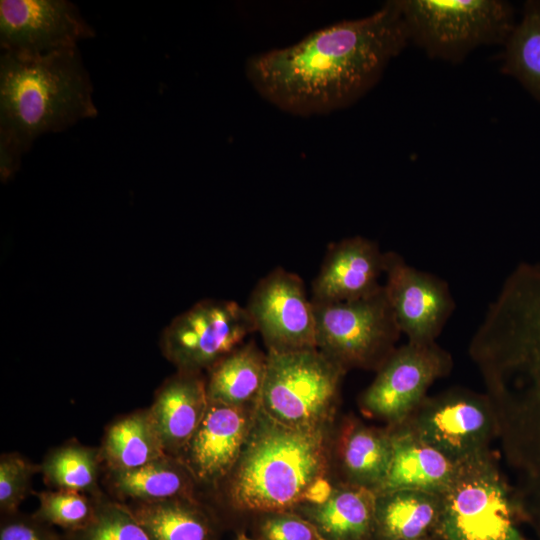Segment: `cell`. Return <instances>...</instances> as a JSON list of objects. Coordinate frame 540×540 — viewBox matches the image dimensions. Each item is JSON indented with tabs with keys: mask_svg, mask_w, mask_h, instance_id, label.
I'll return each instance as SVG.
<instances>
[{
	"mask_svg": "<svg viewBox=\"0 0 540 540\" xmlns=\"http://www.w3.org/2000/svg\"><path fill=\"white\" fill-rule=\"evenodd\" d=\"M123 504L152 540H218L220 522L199 497Z\"/></svg>",
	"mask_w": 540,
	"mask_h": 540,
	"instance_id": "7402d4cb",
	"label": "cell"
},
{
	"mask_svg": "<svg viewBox=\"0 0 540 540\" xmlns=\"http://www.w3.org/2000/svg\"><path fill=\"white\" fill-rule=\"evenodd\" d=\"M256 332L246 309L232 300L204 299L163 330L160 349L178 371H208Z\"/></svg>",
	"mask_w": 540,
	"mask_h": 540,
	"instance_id": "9c48e42d",
	"label": "cell"
},
{
	"mask_svg": "<svg viewBox=\"0 0 540 540\" xmlns=\"http://www.w3.org/2000/svg\"><path fill=\"white\" fill-rule=\"evenodd\" d=\"M40 473L35 464L18 452L0 456V515L19 512L20 505L30 495L34 475Z\"/></svg>",
	"mask_w": 540,
	"mask_h": 540,
	"instance_id": "f546056e",
	"label": "cell"
},
{
	"mask_svg": "<svg viewBox=\"0 0 540 540\" xmlns=\"http://www.w3.org/2000/svg\"><path fill=\"white\" fill-rule=\"evenodd\" d=\"M106 493L122 503L198 497V485L179 458L165 455L130 470L103 469Z\"/></svg>",
	"mask_w": 540,
	"mask_h": 540,
	"instance_id": "ffe728a7",
	"label": "cell"
},
{
	"mask_svg": "<svg viewBox=\"0 0 540 540\" xmlns=\"http://www.w3.org/2000/svg\"><path fill=\"white\" fill-rule=\"evenodd\" d=\"M387 427L392 459L387 478L377 493L410 489L442 495L454 478L458 462L422 441L403 423Z\"/></svg>",
	"mask_w": 540,
	"mask_h": 540,
	"instance_id": "ac0fdd59",
	"label": "cell"
},
{
	"mask_svg": "<svg viewBox=\"0 0 540 540\" xmlns=\"http://www.w3.org/2000/svg\"><path fill=\"white\" fill-rule=\"evenodd\" d=\"M452 366L450 353L437 342L407 341L376 371V377L360 396V407L388 426L400 424L427 397L429 387L450 373Z\"/></svg>",
	"mask_w": 540,
	"mask_h": 540,
	"instance_id": "8fae6325",
	"label": "cell"
},
{
	"mask_svg": "<svg viewBox=\"0 0 540 540\" xmlns=\"http://www.w3.org/2000/svg\"><path fill=\"white\" fill-rule=\"evenodd\" d=\"M0 540H65L50 526L33 514L20 511L0 517Z\"/></svg>",
	"mask_w": 540,
	"mask_h": 540,
	"instance_id": "1f68e13d",
	"label": "cell"
},
{
	"mask_svg": "<svg viewBox=\"0 0 540 540\" xmlns=\"http://www.w3.org/2000/svg\"><path fill=\"white\" fill-rule=\"evenodd\" d=\"M475 363L523 521L540 540V264H520L503 283L481 324Z\"/></svg>",
	"mask_w": 540,
	"mask_h": 540,
	"instance_id": "6da1fadb",
	"label": "cell"
},
{
	"mask_svg": "<svg viewBox=\"0 0 540 540\" xmlns=\"http://www.w3.org/2000/svg\"><path fill=\"white\" fill-rule=\"evenodd\" d=\"M409 43L392 0L369 16L335 23L292 46L255 55L246 74L278 108L299 116L326 114L364 96Z\"/></svg>",
	"mask_w": 540,
	"mask_h": 540,
	"instance_id": "7a4b0ae2",
	"label": "cell"
},
{
	"mask_svg": "<svg viewBox=\"0 0 540 540\" xmlns=\"http://www.w3.org/2000/svg\"><path fill=\"white\" fill-rule=\"evenodd\" d=\"M376 497L371 489L341 482L321 502L293 511L309 520L325 540H375Z\"/></svg>",
	"mask_w": 540,
	"mask_h": 540,
	"instance_id": "d6986e66",
	"label": "cell"
},
{
	"mask_svg": "<svg viewBox=\"0 0 540 540\" xmlns=\"http://www.w3.org/2000/svg\"><path fill=\"white\" fill-rule=\"evenodd\" d=\"M99 451L106 470L135 469L167 455L148 408L110 422Z\"/></svg>",
	"mask_w": 540,
	"mask_h": 540,
	"instance_id": "d4e9b609",
	"label": "cell"
},
{
	"mask_svg": "<svg viewBox=\"0 0 540 540\" xmlns=\"http://www.w3.org/2000/svg\"><path fill=\"white\" fill-rule=\"evenodd\" d=\"M245 307L267 351L316 348L313 302L297 274L273 269L256 284Z\"/></svg>",
	"mask_w": 540,
	"mask_h": 540,
	"instance_id": "7c38bea8",
	"label": "cell"
},
{
	"mask_svg": "<svg viewBox=\"0 0 540 540\" xmlns=\"http://www.w3.org/2000/svg\"><path fill=\"white\" fill-rule=\"evenodd\" d=\"M237 540H254V539H251V538H248V537H246L244 535H241Z\"/></svg>",
	"mask_w": 540,
	"mask_h": 540,
	"instance_id": "836d02e7",
	"label": "cell"
},
{
	"mask_svg": "<svg viewBox=\"0 0 540 540\" xmlns=\"http://www.w3.org/2000/svg\"><path fill=\"white\" fill-rule=\"evenodd\" d=\"M435 532L441 540H528L511 484L488 449L458 462L441 495Z\"/></svg>",
	"mask_w": 540,
	"mask_h": 540,
	"instance_id": "5b68a950",
	"label": "cell"
},
{
	"mask_svg": "<svg viewBox=\"0 0 540 540\" xmlns=\"http://www.w3.org/2000/svg\"><path fill=\"white\" fill-rule=\"evenodd\" d=\"M326 429L282 424L259 406L247 443L230 474L213 490L235 511H291L318 503L332 490L328 481Z\"/></svg>",
	"mask_w": 540,
	"mask_h": 540,
	"instance_id": "277c9868",
	"label": "cell"
},
{
	"mask_svg": "<svg viewBox=\"0 0 540 540\" xmlns=\"http://www.w3.org/2000/svg\"><path fill=\"white\" fill-rule=\"evenodd\" d=\"M313 307L316 348L346 371H377L397 348L402 334L384 287L362 299Z\"/></svg>",
	"mask_w": 540,
	"mask_h": 540,
	"instance_id": "ba28073f",
	"label": "cell"
},
{
	"mask_svg": "<svg viewBox=\"0 0 540 540\" xmlns=\"http://www.w3.org/2000/svg\"><path fill=\"white\" fill-rule=\"evenodd\" d=\"M414 540H441V539H439V538H438L437 536H435V535H432V536L423 537V538L414 539Z\"/></svg>",
	"mask_w": 540,
	"mask_h": 540,
	"instance_id": "d6a6232c",
	"label": "cell"
},
{
	"mask_svg": "<svg viewBox=\"0 0 540 540\" xmlns=\"http://www.w3.org/2000/svg\"><path fill=\"white\" fill-rule=\"evenodd\" d=\"M267 356L260 408L287 426L326 429L347 371L317 348L286 353L267 351Z\"/></svg>",
	"mask_w": 540,
	"mask_h": 540,
	"instance_id": "52a82bcc",
	"label": "cell"
},
{
	"mask_svg": "<svg viewBox=\"0 0 540 540\" xmlns=\"http://www.w3.org/2000/svg\"><path fill=\"white\" fill-rule=\"evenodd\" d=\"M402 423L454 462L490 449L498 438L496 413L487 394L464 388L427 396Z\"/></svg>",
	"mask_w": 540,
	"mask_h": 540,
	"instance_id": "30bf717a",
	"label": "cell"
},
{
	"mask_svg": "<svg viewBox=\"0 0 540 540\" xmlns=\"http://www.w3.org/2000/svg\"><path fill=\"white\" fill-rule=\"evenodd\" d=\"M409 41L431 59L457 64L482 46L504 45L515 13L502 0H396Z\"/></svg>",
	"mask_w": 540,
	"mask_h": 540,
	"instance_id": "8992f818",
	"label": "cell"
},
{
	"mask_svg": "<svg viewBox=\"0 0 540 540\" xmlns=\"http://www.w3.org/2000/svg\"><path fill=\"white\" fill-rule=\"evenodd\" d=\"M257 540H325L306 518L291 511L259 514Z\"/></svg>",
	"mask_w": 540,
	"mask_h": 540,
	"instance_id": "4dcf8cb0",
	"label": "cell"
},
{
	"mask_svg": "<svg viewBox=\"0 0 540 540\" xmlns=\"http://www.w3.org/2000/svg\"><path fill=\"white\" fill-rule=\"evenodd\" d=\"M336 452L343 482L377 493L389 473L392 443L389 428L368 426L350 418L341 426Z\"/></svg>",
	"mask_w": 540,
	"mask_h": 540,
	"instance_id": "44dd1931",
	"label": "cell"
},
{
	"mask_svg": "<svg viewBox=\"0 0 540 540\" xmlns=\"http://www.w3.org/2000/svg\"><path fill=\"white\" fill-rule=\"evenodd\" d=\"M386 252L368 238L354 236L332 243L312 283L313 302L336 303L362 299L383 285Z\"/></svg>",
	"mask_w": 540,
	"mask_h": 540,
	"instance_id": "2e32d148",
	"label": "cell"
},
{
	"mask_svg": "<svg viewBox=\"0 0 540 540\" xmlns=\"http://www.w3.org/2000/svg\"><path fill=\"white\" fill-rule=\"evenodd\" d=\"M384 276L385 294L401 334L409 342H436L456 308L448 283L392 251L386 252Z\"/></svg>",
	"mask_w": 540,
	"mask_h": 540,
	"instance_id": "4fadbf2b",
	"label": "cell"
},
{
	"mask_svg": "<svg viewBox=\"0 0 540 540\" xmlns=\"http://www.w3.org/2000/svg\"><path fill=\"white\" fill-rule=\"evenodd\" d=\"M258 404L209 401L201 423L177 457L199 487L213 489L230 474L247 443Z\"/></svg>",
	"mask_w": 540,
	"mask_h": 540,
	"instance_id": "9a60e30c",
	"label": "cell"
},
{
	"mask_svg": "<svg viewBox=\"0 0 540 540\" xmlns=\"http://www.w3.org/2000/svg\"><path fill=\"white\" fill-rule=\"evenodd\" d=\"M267 362V353L254 341L241 344L207 371L208 400L233 406L257 405Z\"/></svg>",
	"mask_w": 540,
	"mask_h": 540,
	"instance_id": "cb8c5ba5",
	"label": "cell"
},
{
	"mask_svg": "<svg viewBox=\"0 0 540 540\" xmlns=\"http://www.w3.org/2000/svg\"><path fill=\"white\" fill-rule=\"evenodd\" d=\"M208 403L206 377L201 372L176 370L158 387L148 409L167 455L178 457Z\"/></svg>",
	"mask_w": 540,
	"mask_h": 540,
	"instance_id": "e0dca14e",
	"label": "cell"
},
{
	"mask_svg": "<svg viewBox=\"0 0 540 540\" xmlns=\"http://www.w3.org/2000/svg\"><path fill=\"white\" fill-rule=\"evenodd\" d=\"M65 540H152L127 507L105 491L96 497L93 520L83 529L63 532Z\"/></svg>",
	"mask_w": 540,
	"mask_h": 540,
	"instance_id": "83f0119b",
	"label": "cell"
},
{
	"mask_svg": "<svg viewBox=\"0 0 540 540\" xmlns=\"http://www.w3.org/2000/svg\"><path fill=\"white\" fill-rule=\"evenodd\" d=\"M93 36L92 27L67 0L0 1L3 52L45 54L77 47Z\"/></svg>",
	"mask_w": 540,
	"mask_h": 540,
	"instance_id": "5bb4252c",
	"label": "cell"
},
{
	"mask_svg": "<svg viewBox=\"0 0 540 540\" xmlns=\"http://www.w3.org/2000/svg\"><path fill=\"white\" fill-rule=\"evenodd\" d=\"M501 71L540 101V1L524 4L523 16L503 45Z\"/></svg>",
	"mask_w": 540,
	"mask_h": 540,
	"instance_id": "4316f807",
	"label": "cell"
},
{
	"mask_svg": "<svg viewBox=\"0 0 540 540\" xmlns=\"http://www.w3.org/2000/svg\"><path fill=\"white\" fill-rule=\"evenodd\" d=\"M442 496L399 489L377 493L375 540H414L435 535Z\"/></svg>",
	"mask_w": 540,
	"mask_h": 540,
	"instance_id": "603a6c76",
	"label": "cell"
},
{
	"mask_svg": "<svg viewBox=\"0 0 540 540\" xmlns=\"http://www.w3.org/2000/svg\"><path fill=\"white\" fill-rule=\"evenodd\" d=\"M96 115L92 83L77 47L36 55L2 52L1 180L13 176L39 136Z\"/></svg>",
	"mask_w": 540,
	"mask_h": 540,
	"instance_id": "3957f363",
	"label": "cell"
},
{
	"mask_svg": "<svg viewBox=\"0 0 540 540\" xmlns=\"http://www.w3.org/2000/svg\"><path fill=\"white\" fill-rule=\"evenodd\" d=\"M39 506L32 513L38 520L73 532L85 528L94 518L96 497L87 493L55 490L34 492Z\"/></svg>",
	"mask_w": 540,
	"mask_h": 540,
	"instance_id": "f1b7e54d",
	"label": "cell"
},
{
	"mask_svg": "<svg viewBox=\"0 0 540 540\" xmlns=\"http://www.w3.org/2000/svg\"><path fill=\"white\" fill-rule=\"evenodd\" d=\"M43 482L50 489L70 490L99 496L103 463L99 447L83 445L76 439L51 448L40 463Z\"/></svg>",
	"mask_w": 540,
	"mask_h": 540,
	"instance_id": "484cf974",
	"label": "cell"
}]
</instances>
